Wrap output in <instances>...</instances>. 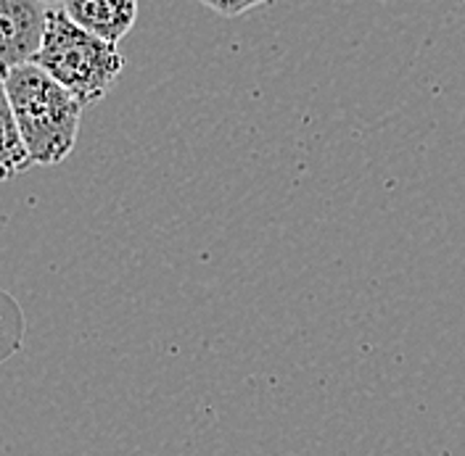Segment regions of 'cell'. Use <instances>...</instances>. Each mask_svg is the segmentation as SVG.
I'll return each mask as SVG.
<instances>
[{
  "label": "cell",
  "mask_w": 465,
  "mask_h": 456,
  "mask_svg": "<svg viewBox=\"0 0 465 456\" xmlns=\"http://www.w3.org/2000/svg\"><path fill=\"white\" fill-rule=\"evenodd\" d=\"M8 101L35 167H56L72 156L83 103L37 63H25L3 77Z\"/></svg>",
  "instance_id": "1"
},
{
  "label": "cell",
  "mask_w": 465,
  "mask_h": 456,
  "mask_svg": "<svg viewBox=\"0 0 465 456\" xmlns=\"http://www.w3.org/2000/svg\"><path fill=\"white\" fill-rule=\"evenodd\" d=\"M32 63L48 72L83 106H90L112 92L124 69V56L116 43L80 27L64 8H48L43 45Z\"/></svg>",
  "instance_id": "2"
},
{
  "label": "cell",
  "mask_w": 465,
  "mask_h": 456,
  "mask_svg": "<svg viewBox=\"0 0 465 456\" xmlns=\"http://www.w3.org/2000/svg\"><path fill=\"white\" fill-rule=\"evenodd\" d=\"M48 5L40 0H0V77L32 63L45 34Z\"/></svg>",
  "instance_id": "3"
},
{
  "label": "cell",
  "mask_w": 465,
  "mask_h": 456,
  "mask_svg": "<svg viewBox=\"0 0 465 456\" xmlns=\"http://www.w3.org/2000/svg\"><path fill=\"white\" fill-rule=\"evenodd\" d=\"M61 8L72 22L109 43H119L138 22V0H64Z\"/></svg>",
  "instance_id": "4"
},
{
  "label": "cell",
  "mask_w": 465,
  "mask_h": 456,
  "mask_svg": "<svg viewBox=\"0 0 465 456\" xmlns=\"http://www.w3.org/2000/svg\"><path fill=\"white\" fill-rule=\"evenodd\" d=\"M32 159H29L27 145L22 138L19 121L14 114V106L8 101L5 82L0 77V182L32 170Z\"/></svg>",
  "instance_id": "5"
},
{
  "label": "cell",
  "mask_w": 465,
  "mask_h": 456,
  "mask_svg": "<svg viewBox=\"0 0 465 456\" xmlns=\"http://www.w3.org/2000/svg\"><path fill=\"white\" fill-rule=\"evenodd\" d=\"M199 3L212 8L220 16L232 19V16H241V14H246V11H252L257 5H264V3H272V0H199Z\"/></svg>",
  "instance_id": "6"
},
{
  "label": "cell",
  "mask_w": 465,
  "mask_h": 456,
  "mask_svg": "<svg viewBox=\"0 0 465 456\" xmlns=\"http://www.w3.org/2000/svg\"><path fill=\"white\" fill-rule=\"evenodd\" d=\"M43 5H56V3H64V0H40Z\"/></svg>",
  "instance_id": "7"
},
{
  "label": "cell",
  "mask_w": 465,
  "mask_h": 456,
  "mask_svg": "<svg viewBox=\"0 0 465 456\" xmlns=\"http://www.w3.org/2000/svg\"><path fill=\"white\" fill-rule=\"evenodd\" d=\"M463 3H465V0H463Z\"/></svg>",
  "instance_id": "8"
}]
</instances>
